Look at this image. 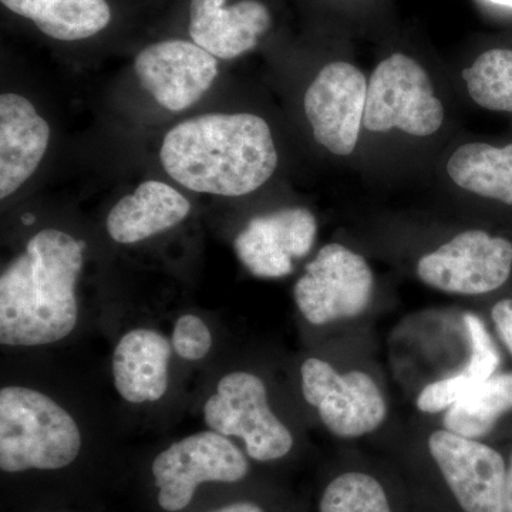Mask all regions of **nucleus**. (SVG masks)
<instances>
[{
  "label": "nucleus",
  "instance_id": "26",
  "mask_svg": "<svg viewBox=\"0 0 512 512\" xmlns=\"http://www.w3.org/2000/svg\"><path fill=\"white\" fill-rule=\"evenodd\" d=\"M214 512H266L261 505L251 503V501H241V503L229 504L227 507Z\"/></svg>",
  "mask_w": 512,
  "mask_h": 512
},
{
  "label": "nucleus",
  "instance_id": "27",
  "mask_svg": "<svg viewBox=\"0 0 512 512\" xmlns=\"http://www.w3.org/2000/svg\"><path fill=\"white\" fill-rule=\"evenodd\" d=\"M504 512H512V454L507 466V484H505Z\"/></svg>",
  "mask_w": 512,
  "mask_h": 512
},
{
  "label": "nucleus",
  "instance_id": "1",
  "mask_svg": "<svg viewBox=\"0 0 512 512\" xmlns=\"http://www.w3.org/2000/svg\"><path fill=\"white\" fill-rule=\"evenodd\" d=\"M82 266V242L59 229L37 232L0 276V343L35 348L67 338L79 319Z\"/></svg>",
  "mask_w": 512,
  "mask_h": 512
},
{
  "label": "nucleus",
  "instance_id": "23",
  "mask_svg": "<svg viewBox=\"0 0 512 512\" xmlns=\"http://www.w3.org/2000/svg\"><path fill=\"white\" fill-rule=\"evenodd\" d=\"M468 96L481 109L512 113V49H490L463 70Z\"/></svg>",
  "mask_w": 512,
  "mask_h": 512
},
{
  "label": "nucleus",
  "instance_id": "6",
  "mask_svg": "<svg viewBox=\"0 0 512 512\" xmlns=\"http://www.w3.org/2000/svg\"><path fill=\"white\" fill-rule=\"evenodd\" d=\"M204 419L212 431L244 441L248 457L259 463L281 460L291 453V431L272 412L261 377L252 373L222 377L217 393L205 403Z\"/></svg>",
  "mask_w": 512,
  "mask_h": 512
},
{
  "label": "nucleus",
  "instance_id": "21",
  "mask_svg": "<svg viewBox=\"0 0 512 512\" xmlns=\"http://www.w3.org/2000/svg\"><path fill=\"white\" fill-rule=\"evenodd\" d=\"M511 410L512 372L495 373L447 410L444 429L467 439L480 440Z\"/></svg>",
  "mask_w": 512,
  "mask_h": 512
},
{
  "label": "nucleus",
  "instance_id": "2",
  "mask_svg": "<svg viewBox=\"0 0 512 512\" xmlns=\"http://www.w3.org/2000/svg\"><path fill=\"white\" fill-rule=\"evenodd\" d=\"M165 173L195 192L251 194L278 167L271 127L251 113L205 114L171 128L161 147Z\"/></svg>",
  "mask_w": 512,
  "mask_h": 512
},
{
  "label": "nucleus",
  "instance_id": "29",
  "mask_svg": "<svg viewBox=\"0 0 512 512\" xmlns=\"http://www.w3.org/2000/svg\"><path fill=\"white\" fill-rule=\"evenodd\" d=\"M33 221H35V217H33V215H25V217H23V222H25V224H32Z\"/></svg>",
  "mask_w": 512,
  "mask_h": 512
},
{
  "label": "nucleus",
  "instance_id": "9",
  "mask_svg": "<svg viewBox=\"0 0 512 512\" xmlns=\"http://www.w3.org/2000/svg\"><path fill=\"white\" fill-rule=\"evenodd\" d=\"M512 271V242L483 229H467L421 256L417 278L436 291L484 295L501 288Z\"/></svg>",
  "mask_w": 512,
  "mask_h": 512
},
{
  "label": "nucleus",
  "instance_id": "28",
  "mask_svg": "<svg viewBox=\"0 0 512 512\" xmlns=\"http://www.w3.org/2000/svg\"><path fill=\"white\" fill-rule=\"evenodd\" d=\"M491 2L498 3V5L512 6V0H491Z\"/></svg>",
  "mask_w": 512,
  "mask_h": 512
},
{
  "label": "nucleus",
  "instance_id": "15",
  "mask_svg": "<svg viewBox=\"0 0 512 512\" xmlns=\"http://www.w3.org/2000/svg\"><path fill=\"white\" fill-rule=\"evenodd\" d=\"M50 127L32 101L19 94L0 97V198L10 197L32 177L45 156Z\"/></svg>",
  "mask_w": 512,
  "mask_h": 512
},
{
  "label": "nucleus",
  "instance_id": "20",
  "mask_svg": "<svg viewBox=\"0 0 512 512\" xmlns=\"http://www.w3.org/2000/svg\"><path fill=\"white\" fill-rule=\"evenodd\" d=\"M464 323L471 343V356L466 369L427 384L417 397L420 412L436 414L450 409L471 390L493 377L500 366V353L483 320L474 313H466Z\"/></svg>",
  "mask_w": 512,
  "mask_h": 512
},
{
  "label": "nucleus",
  "instance_id": "24",
  "mask_svg": "<svg viewBox=\"0 0 512 512\" xmlns=\"http://www.w3.org/2000/svg\"><path fill=\"white\" fill-rule=\"evenodd\" d=\"M173 346L178 356L190 362H198L210 353L211 330L198 316L183 315L174 325Z\"/></svg>",
  "mask_w": 512,
  "mask_h": 512
},
{
  "label": "nucleus",
  "instance_id": "18",
  "mask_svg": "<svg viewBox=\"0 0 512 512\" xmlns=\"http://www.w3.org/2000/svg\"><path fill=\"white\" fill-rule=\"evenodd\" d=\"M446 173L460 190L512 205V144H461L448 157Z\"/></svg>",
  "mask_w": 512,
  "mask_h": 512
},
{
  "label": "nucleus",
  "instance_id": "17",
  "mask_svg": "<svg viewBox=\"0 0 512 512\" xmlns=\"http://www.w3.org/2000/svg\"><path fill=\"white\" fill-rule=\"evenodd\" d=\"M190 211V201L171 185L146 181L114 205L107 232L119 244H136L174 228Z\"/></svg>",
  "mask_w": 512,
  "mask_h": 512
},
{
  "label": "nucleus",
  "instance_id": "5",
  "mask_svg": "<svg viewBox=\"0 0 512 512\" xmlns=\"http://www.w3.org/2000/svg\"><path fill=\"white\" fill-rule=\"evenodd\" d=\"M427 450L448 512H504L507 463L495 448L444 429Z\"/></svg>",
  "mask_w": 512,
  "mask_h": 512
},
{
  "label": "nucleus",
  "instance_id": "8",
  "mask_svg": "<svg viewBox=\"0 0 512 512\" xmlns=\"http://www.w3.org/2000/svg\"><path fill=\"white\" fill-rule=\"evenodd\" d=\"M375 276L362 255L345 245H325L293 288L303 318L315 326L356 318L369 308Z\"/></svg>",
  "mask_w": 512,
  "mask_h": 512
},
{
  "label": "nucleus",
  "instance_id": "12",
  "mask_svg": "<svg viewBox=\"0 0 512 512\" xmlns=\"http://www.w3.org/2000/svg\"><path fill=\"white\" fill-rule=\"evenodd\" d=\"M141 86L160 106L183 111L210 90L217 57L187 40H165L146 47L134 62Z\"/></svg>",
  "mask_w": 512,
  "mask_h": 512
},
{
  "label": "nucleus",
  "instance_id": "22",
  "mask_svg": "<svg viewBox=\"0 0 512 512\" xmlns=\"http://www.w3.org/2000/svg\"><path fill=\"white\" fill-rule=\"evenodd\" d=\"M396 488L363 468H348L330 478L319 495L318 512H407Z\"/></svg>",
  "mask_w": 512,
  "mask_h": 512
},
{
  "label": "nucleus",
  "instance_id": "3",
  "mask_svg": "<svg viewBox=\"0 0 512 512\" xmlns=\"http://www.w3.org/2000/svg\"><path fill=\"white\" fill-rule=\"evenodd\" d=\"M82 450L76 420L55 400L29 387L0 390V468L16 474L60 470Z\"/></svg>",
  "mask_w": 512,
  "mask_h": 512
},
{
  "label": "nucleus",
  "instance_id": "16",
  "mask_svg": "<svg viewBox=\"0 0 512 512\" xmlns=\"http://www.w3.org/2000/svg\"><path fill=\"white\" fill-rule=\"evenodd\" d=\"M170 340L153 329L126 333L113 352L114 384L127 402H157L168 389Z\"/></svg>",
  "mask_w": 512,
  "mask_h": 512
},
{
  "label": "nucleus",
  "instance_id": "19",
  "mask_svg": "<svg viewBox=\"0 0 512 512\" xmlns=\"http://www.w3.org/2000/svg\"><path fill=\"white\" fill-rule=\"evenodd\" d=\"M16 15L35 22L37 29L63 42L89 39L109 25L106 0H2Z\"/></svg>",
  "mask_w": 512,
  "mask_h": 512
},
{
  "label": "nucleus",
  "instance_id": "7",
  "mask_svg": "<svg viewBox=\"0 0 512 512\" xmlns=\"http://www.w3.org/2000/svg\"><path fill=\"white\" fill-rule=\"evenodd\" d=\"M157 501L164 511H183L204 483L234 484L247 478L241 448L217 431H202L171 444L153 461Z\"/></svg>",
  "mask_w": 512,
  "mask_h": 512
},
{
  "label": "nucleus",
  "instance_id": "25",
  "mask_svg": "<svg viewBox=\"0 0 512 512\" xmlns=\"http://www.w3.org/2000/svg\"><path fill=\"white\" fill-rule=\"evenodd\" d=\"M491 316H493L498 335L512 355V299L495 303Z\"/></svg>",
  "mask_w": 512,
  "mask_h": 512
},
{
  "label": "nucleus",
  "instance_id": "11",
  "mask_svg": "<svg viewBox=\"0 0 512 512\" xmlns=\"http://www.w3.org/2000/svg\"><path fill=\"white\" fill-rule=\"evenodd\" d=\"M369 77L349 62H332L313 77L303 110L320 147L336 157L355 153L365 130Z\"/></svg>",
  "mask_w": 512,
  "mask_h": 512
},
{
  "label": "nucleus",
  "instance_id": "13",
  "mask_svg": "<svg viewBox=\"0 0 512 512\" xmlns=\"http://www.w3.org/2000/svg\"><path fill=\"white\" fill-rule=\"evenodd\" d=\"M318 222L308 208H282L255 217L235 238L239 261L258 278H284L293 264L312 251Z\"/></svg>",
  "mask_w": 512,
  "mask_h": 512
},
{
  "label": "nucleus",
  "instance_id": "14",
  "mask_svg": "<svg viewBox=\"0 0 512 512\" xmlns=\"http://www.w3.org/2000/svg\"><path fill=\"white\" fill-rule=\"evenodd\" d=\"M271 22V13L258 0L234 6H225V0H191L192 42L220 59H235L254 49Z\"/></svg>",
  "mask_w": 512,
  "mask_h": 512
},
{
  "label": "nucleus",
  "instance_id": "4",
  "mask_svg": "<svg viewBox=\"0 0 512 512\" xmlns=\"http://www.w3.org/2000/svg\"><path fill=\"white\" fill-rule=\"evenodd\" d=\"M444 120L443 100L423 64L404 53L377 64L367 84L366 131L427 138L439 133Z\"/></svg>",
  "mask_w": 512,
  "mask_h": 512
},
{
  "label": "nucleus",
  "instance_id": "10",
  "mask_svg": "<svg viewBox=\"0 0 512 512\" xmlns=\"http://www.w3.org/2000/svg\"><path fill=\"white\" fill-rule=\"evenodd\" d=\"M301 382L306 402L339 439H359L386 420V400L375 379L365 372L339 373L325 360L311 357L301 366Z\"/></svg>",
  "mask_w": 512,
  "mask_h": 512
}]
</instances>
